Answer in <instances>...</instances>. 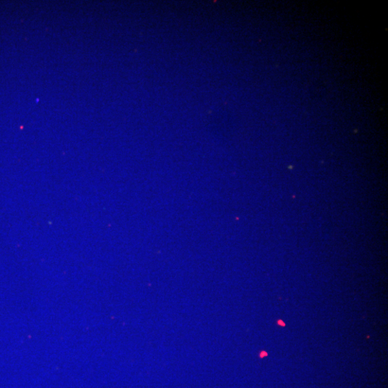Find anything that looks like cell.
I'll list each match as a JSON object with an SVG mask.
<instances>
[{
    "instance_id": "obj_1",
    "label": "cell",
    "mask_w": 388,
    "mask_h": 388,
    "mask_svg": "<svg viewBox=\"0 0 388 388\" xmlns=\"http://www.w3.org/2000/svg\"><path fill=\"white\" fill-rule=\"evenodd\" d=\"M267 356H268V354L266 353V352L262 351L261 355H260V357L264 358V357H266Z\"/></svg>"
},
{
    "instance_id": "obj_2",
    "label": "cell",
    "mask_w": 388,
    "mask_h": 388,
    "mask_svg": "<svg viewBox=\"0 0 388 388\" xmlns=\"http://www.w3.org/2000/svg\"><path fill=\"white\" fill-rule=\"evenodd\" d=\"M278 323V324L280 325V326H283V327H285V326H286V324H285L283 322H282V321H279Z\"/></svg>"
}]
</instances>
